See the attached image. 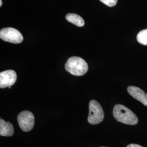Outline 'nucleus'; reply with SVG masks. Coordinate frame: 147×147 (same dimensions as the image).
<instances>
[{
  "mask_svg": "<svg viewBox=\"0 0 147 147\" xmlns=\"http://www.w3.org/2000/svg\"><path fill=\"white\" fill-rule=\"evenodd\" d=\"M113 115L115 118L119 122L127 125H136L138 119L136 115L124 105L117 104L115 105Z\"/></svg>",
  "mask_w": 147,
  "mask_h": 147,
  "instance_id": "1",
  "label": "nucleus"
},
{
  "mask_svg": "<svg viewBox=\"0 0 147 147\" xmlns=\"http://www.w3.org/2000/svg\"><path fill=\"white\" fill-rule=\"evenodd\" d=\"M65 69L75 76H82L88 70V65L84 59L79 57H71L65 64Z\"/></svg>",
  "mask_w": 147,
  "mask_h": 147,
  "instance_id": "2",
  "label": "nucleus"
},
{
  "mask_svg": "<svg viewBox=\"0 0 147 147\" xmlns=\"http://www.w3.org/2000/svg\"><path fill=\"white\" fill-rule=\"evenodd\" d=\"M104 118V111L100 104L96 100H91L89 104L88 122L91 124H98L103 121Z\"/></svg>",
  "mask_w": 147,
  "mask_h": 147,
  "instance_id": "3",
  "label": "nucleus"
},
{
  "mask_svg": "<svg viewBox=\"0 0 147 147\" xmlns=\"http://www.w3.org/2000/svg\"><path fill=\"white\" fill-rule=\"evenodd\" d=\"M0 38L3 40L13 44H19L23 41L21 33L14 28L8 27L0 31Z\"/></svg>",
  "mask_w": 147,
  "mask_h": 147,
  "instance_id": "4",
  "label": "nucleus"
},
{
  "mask_svg": "<svg viewBox=\"0 0 147 147\" xmlns=\"http://www.w3.org/2000/svg\"><path fill=\"white\" fill-rule=\"evenodd\" d=\"M18 121L21 130L25 132L31 131L34 125V117L28 111L21 112L18 116Z\"/></svg>",
  "mask_w": 147,
  "mask_h": 147,
  "instance_id": "5",
  "label": "nucleus"
},
{
  "mask_svg": "<svg viewBox=\"0 0 147 147\" xmlns=\"http://www.w3.org/2000/svg\"><path fill=\"white\" fill-rule=\"evenodd\" d=\"M16 74L13 70H8L0 73V88H5L11 87L16 83Z\"/></svg>",
  "mask_w": 147,
  "mask_h": 147,
  "instance_id": "6",
  "label": "nucleus"
},
{
  "mask_svg": "<svg viewBox=\"0 0 147 147\" xmlns=\"http://www.w3.org/2000/svg\"><path fill=\"white\" fill-rule=\"evenodd\" d=\"M127 92L134 98L147 106V94L142 89L135 86H129Z\"/></svg>",
  "mask_w": 147,
  "mask_h": 147,
  "instance_id": "7",
  "label": "nucleus"
},
{
  "mask_svg": "<svg viewBox=\"0 0 147 147\" xmlns=\"http://www.w3.org/2000/svg\"><path fill=\"white\" fill-rule=\"evenodd\" d=\"M14 134V127L10 122L0 119V135L2 136H11Z\"/></svg>",
  "mask_w": 147,
  "mask_h": 147,
  "instance_id": "8",
  "label": "nucleus"
},
{
  "mask_svg": "<svg viewBox=\"0 0 147 147\" xmlns=\"http://www.w3.org/2000/svg\"><path fill=\"white\" fill-rule=\"evenodd\" d=\"M65 18L67 21L77 26L82 27L84 26V20L82 17L78 14L69 13L66 16Z\"/></svg>",
  "mask_w": 147,
  "mask_h": 147,
  "instance_id": "9",
  "label": "nucleus"
},
{
  "mask_svg": "<svg viewBox=\"0 0 147 147\" xmlns=\"http://www.w3.org/2000/svg\"><path fill=\"white\" fill-rule=\"evenodd\" d=\"M137 40L141 44L147 45V29L143 30L138 33Z\"/></svg>",
  "mask_w": 147,
  "mask_h": 147,
  "instance_id": "10",
  "label": "nucleus"
},
{
  "mask_svg": "<svg viewBox=\"0 0 147 147\" xmlns=\"http://www.w3.org/2000/svg\"><path fill=\"white\" fill-rule=\"evenodd\" d=\"M101 2L109 7H113L116 5L118 0H100Z\"/></svg>",
  "mask_w": 147,
  "mask_h": 147,
  "instance_id": "11",
  "label": "nucleus"
},
{
  "mask_svg": "<svg viewBox=\"0 0 147 147\" xmlns=\"http://www.w3.org/2000/svg\"><path fill=\"white\" fill-rule=\"evenodd\" d=\"M126 147H143L140 145L138 144H131L128 145Z\"/></svg>",
  "mask_w": 147,
  "mask_h": 147,
  "instance_id": "12",
  "label": "nucleus"
},
{
  "mask_svg": "<svg viewBox=\"0 0 147 147\" xmlns=\"http://www.w3.org/2000/svg\"><path fill=\"white\" fill-rule=\"evenodd\" d=\"M2 5V0H0V6L1 7Z\"/></svg>",
  "mask_w": 147,
  "mask_h": 147,
  "instance_id": "13",
  "label": "nucleus"
},
{
  "mask_svg": "<svg viewBox=\"0 0 147 147\" xmlns=\"http://www.w3.org/2000/svg\"></svg>",
  "mask_w": 147,
  "mask_h": 147,
  "instance_id": "14",
  "label": "nucleus"
}]
</instances>
